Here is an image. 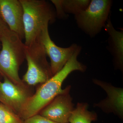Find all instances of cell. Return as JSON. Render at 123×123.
Segmentation results:
<instances>
[{
    "label": "cell",
    "mask_w": 123,
    "mask_h": 123,
    "mask_svg": "<svg viewBox=\"0 0 123 123\" xmlns=\"http://www.w3.org/2000/svg\"><path fill=\"white\" fill-rule=\"evenodd\" d=\"M81 49V47L79 46L61 70L38 87L29 99L24 109L21 117L23 120L38 114L57 95L70 89V86L65 89H62V87L64 80L71 73L75 71H86L85 65L77 59Z\"/></svg>",
    "instance_id": "1"
},
{
    "label": "cell",
    "mask_w": 123,
    "mask_h": 123,
    "mask_svg": "<svg viewBox=\"0 0 123 123\" xmlns=\"http://www.w3.org/2000/svg\"><path fill=\"white\" fill-rule=\"evenodd\" d=\"M23 9L25 42L29 46L38 39L40 33L56 17L49 2L44 0H20Z\"/></svg>",
    "instance_id": "2"
},
{
    "label": "cell",
    "mask_w": 123,
    "mask_h": 123,
    "mask_svg": "<svg viewBox=\"0 0 123 123\" xmlns=\"http://www.w3.org/2000/svg\"><path fill=\"white\" fill-rule=\"evenodd\" d=\"M0 74L13 83L24 84L19 76L20 66L25 59V45L16 33L9 29L0 38Z\"/></svg>",
    "instance_id": "3"
},
{
    "label": "cell",
    "mask_w": 123,
    "mask_h": 123,
    "mask_svg": "<svg viewBox=\"0 0 123 123\" xmlns=\"http://www.w3.org/2000/svg\"><path fill=\"white\" fill-rule=\"evenodd\" d=\"M25 53L27 69L22 79L25 84L32 86L41 85L53 76L45 49L39 39L25 45Z\"/></svg>",
    "instance_id": "4"
},
{
    "label": "cell",
    "mask_w": 123,
    "mask_h": 123,
    "mask_svg": "<svg viewBox=\"0 0 123 123\" xmlns=\"http://www.w3.org/2000/svg\"><path fill=\"white\" fill-rule=\"evenodd\" d=\"M111 0H92L88 7L75 18L78 26L91 37L104 28L112 7Z\"/></svg>",
    "instance_id": "5"
},
{
    "label": "cell",
    "mask_w": 123,
    "mask_h": 123,
    "mask_svg": "<svg viewBox=\"0 0 123 123\" xmlns=\"http://www.w3.org/2000/svg\"><path fill=\"white\" fill-rule=\"evenodd\" d=\"M3 78V81L0 82V102L21 118L28 101L34 93L33 86L25 83L15 84Z\"/></svg>",
    "instance_id": "6"
},
{
    "label": "cell",
    "mask_w": 123,
    "mask_h": 123,
    "mask_svg": "<svg viewBox=\"0 0 123 123\" xmlns=\"http://www.w3.org/2000/svg\"><path fill=\"white\" fill-rule=\"evenodd\" d=\"M38 39L44 47L46 55L50 58V66L53 76L63 68L79 46L76 43L68 48L57 46L50 37L48 26L43 30Z\"/></svg>",
    "instance_id": "7"
},
{
    "label": "cell",
    "mask_w": 123,
    "mask_h": 123,
    "mask_svg": "<svg viewBox=\"0 0 123 123\" xmlns=\"http://www.w3.org/2000/svg\"><path fill=\"white\" fill-rule=\"evenodd\" d=\"M70 89L57 95L38 114L56 123H68L70 114L74 109L72 98L69 94Z\"/></svg>",
    "instance_id": "8"
},
{
    "label": "cell",
    "mask_w": 123,
    "mask_h": 123,
    "mask_svg": "<svg viewBox=\"0 0 123 123\" xmlns=\"http://www.w3.org/2000/svg\"><path fill=\"white\" fill-rule=\"evenodd\" d=\"M23 9L20 0H0V15L9 30L24 39Z\"/></svg>",
    "instance_id": "9"
},
{
    "label": "cell",
    "mask_w": 123,
    "mask_h": 123,
    "mask_svg": "<svg viewBox=\"0 0 123 123\" xmlns=\"http://www.w3.org/2000/svg\"><path fill=\"white\" fill-rule=\"evenodd\" d=\"M94 84L102 88L107 97L100 102L95 104V107H99L104 112H112L121 117L123 114V90L97 79L93 80Z\"/></svg>",
    "instance_id": "10"
},
{
    "label": "cell",
    "mask_w": 123,
    "mask_h": 123,
    "mask_svg": "<svg viewBox=\"0 0 123 123\" xmlns=\"http://www.w3.org/2000/svg\"><path fill=\"white\" fill-rule=\"evenodd\" d=\"M109 35L108 50L112 55L116 68L121 70L123 68V31L117 30L110 17L104 27Z\"/></svg>",
    "instance_id": "11"
},
{
    "label": "cell",
    "mask_w": 123,
    "mask_h": 123,
    "mask_svg": "<svg viewBox=\"0 0 123 123\" xmlns=\"http://www.w3.org/2000/svg\"><path fill=\"white\" fill-rule=\"evenodd\" d=\"M88 105L84 103H78L69 117L68 122L70 123H91L97 119L95 112L89 111Z\"/></svg>",
    "instance_id": "12"
},
{
    "label": "cell",
    "mask_w": 123,
    "mask_h": 123,
    "mask_svg": "<svg viewBox=\"0 0 123 123\" xmlns=\"http://www.w3.org/2000/svg\"><path fill=\"white\" fill-rule=\"evenodd\" d=\"M64 12L66 14L77 15L84 11L90 3V0H62Z\"/></svg>",
    "instance_id": "13"
},
{
    "label": "cell",
    "mask_w": 123,
    "mask_h": 123,
    "mask_svg": "<svg viewBox=\"0 0 123 123\" xmlns=\"http://www.w3.org/2000/svg\"><path fill=\"white\" fill-rule=\"evenodd\" d=\"M23 121L13 111L0 103V123H23Z\"/></svg>",
    "instance_id": "14"
},
{
    "label": "cell",
    "mask_w": 123,
    "mask_h": 123,
    "mask_svg": "<svg viewBox=\"0 0 123 123\" xmlns=\"http://www.w3.org/2000/svg\"><path fill=\"white\" fill-rule=\"evenodd\" d=\"M23 123H58L37 114L23 120Z\"/></svg>",
    "instance_id": "15"
},
{
    "label": "cell",
    "mask_w": 123,
    "mask_h": 123,
    "mask_svg": "<svg viewBox=\"0 0 123 123\" xmlns=\"http://www.w3.org/2000/svg\"><path fill=\"white\" fill-rule=\"evenodd\" d=\"M55 8V12L56 17L60 18L67 17L68 14L64 12L62 5V0H51Z\"/></svg>",
    "instance_id": "16"
},
{
    "label": "cell",
    "mask_w": 123,
    "mask_h": 123,
    "mask_svg": "<svg viewBox=\"0 0 123 123\" xmlns=\"http://www.w3.org/2000/svg\"><path fill=\"white\" fill-rule=\"evenodd\" d=\"M9 28L0 15V38Z\"/></svg>",
    "instance_id": "17"
},
{
    "label": "cell",
    "mask_w": 123,
    "mask_h": 123,
    "mask_svg": "<svg viewBox=\"0 0 123 123\" xmlns=\"http://www.w3.org/2000/svg\"><path fill=\"white\" fill-rule=\"evenodd\" d=\"M1 76H1V74H0V77Z\"/></svg>",
    "instance_id": "18"
}]
</instances>
